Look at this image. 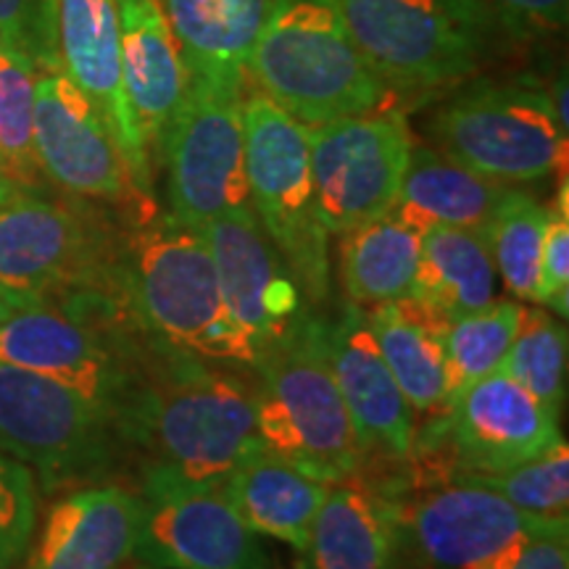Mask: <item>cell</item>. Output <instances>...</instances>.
<instances>
[{"label":"cell","instance_id":"obj_1","mask_svg":"<svg viewBox=\"0 0 569 569\" xmlns=\"http://www.w3.org/2000/svg\"><path fill=\"white\" fill-rule=\"evenodd\" d=\"M124 436L142 465L222 486L261 440L251 380L148 332L122 411Z\"/></svg>","mask_w":569,"mask_h":569},{"label":"cell","instance_id":"obj_2","mask_svg":"<svg viewBox=\"0 0 569 569\" xmlns=\"http://www.w3.org/2000/svg\"><path fill=\"white\" fill-rule=\"evenodd\" d=\"M119 282L138 322L201 359L253 369L256 348L227 309L203 234L151 211L127 219Z\"/></svg>","mask_w":569,"mask_h":569},{"label":"cell","instance_id":"obj_3","mask_svg":"<svg viewBox=\"0 0 569 569\" xmlns=\"http://www.w3.org/2000/svg\"><path fill=\"white\" fill-rule=\"evenodd\" d=\"M256 430L264 451L319 482L359 472V448L330 365V319L303 306L253 365Z\"/></svg>","mask_w":569,"mask_h":569},{"label":"cell","instance_id":"obj_4","mask_svg":"<svg viewBox=\"0 0 569 569\" xmlns=\"http://www.w3.org/2000/svg\"><path fill=\"white\" fill-rule=\"evenodd\" d=\"M246 77L303 127L372 113L390 101L332 0H274Z\"/></svg>","mask_w":569,"mask_h":569},{"label":"cell","instance_id":"obj_5","mask_svg":"<svg viewBox=\"0 0 569 569\" xmlns=\"http://www.w3.org/2000/svg\"><path fill=\"white\" fill-rule=\"evenodd\" d=\"M390 90H438L486 59L496 13L482 0H332Z\"/></svg>","mask_w":569,"mask_h":569},{"label":"cell","instance_id":"obj_6","mask_svg":"<svg viewBox=\"0 0 569 569\" xmlns=\"http://www.w3.org/2000/svg\"><path fill=\"white\" fill-rule=\"evenodd\" d=\"M243 138L248 203L303 301L317 309L330 296V232L317 217L309 134L264 92L251 90L243 96Z\"/></svg>","mask_w":569,"mask_h":569},{"label":"cell","instance_id":"obj_7","mask_svg":"<svg viewBox=\"0 0 569 569\" xmlns=\"http://www.w3.org/2000/svg\"><path fill=\"white\" fill-rule=\"evenodd\" d=\"M0 451L38 469L53 490L103 480L132 448L117 411L0 361Z\"/></svg>","mask_w":569,"mask_h":569},{"label":"cell","instance_id":"obj_8","mask_svg":"<svg viewBox=\"0 0 569 569\" xmlns=\"http://www.w3.org/2000/svg\"><path fill=\"white\" fill-rule=\"evenodd\" d=\"M122 232L80 203L19 193L0 203V290L51 298L77 290L122 293Z\"/></svg>","mask_w":569,"mask_h":569},{"label":"cell","instance_id":"obj_9","mask_svg":"<svg viewBox=\"0 0 569 569\" xmlns=\"http://www.w3.org/2000/svg\"><path fill=\"white\" fill-rule=\"evenodd\" d=\"M561 440L559 417L498 369L453 393L417 430L409 478L440 482L457 472H501L538 459Z\"/></svg>","mask_w":569,"mask_h":569},{"label":"cell","instance_id":"obj_10","mask_svg":"<svg viewBox=\"0 0 569 569\" xmlns=\"http://www.w3.org/2000/svg\"><path fill=\"white\" fill-rule=\"evenodd\" d=\"M432 138L443 153L503 184L567 172V130L549 92L522 82H480L440 106Z\"/></svg>","mask_w":569,"mask_h":569},{"label":"cell","instance_id":"obj_11","mask_svg":"<svg viewBox=\"0 0 569 569\" xmlns=\"http://www.w3.org/2000/svg\"><path fill=\"white\" fill-rule=\"evenodd\" d=\"M159 161L167 167L169 213L201 230L248 203L243 88L188 77Z\"/></svg>","mask_w":569,"mask_h":569},{"label":"cell","instance_id":"obj_12","mask_svg":"<svg viewBox=\"0 0 569 569\" xmlns=\"http://www.w3.org/2000/svg\"><path fill=\"white\" fill-rule=\"evenodd\" d=\"M140 532L146 569H267V553L222 486L140 465Z\"/></svg>","mask_w":569,"mask_h":569},{"label":"cell","instance_id":"obj_13","mask_svg":"<svg viewBox=\"0 0 569 569\" xmlns=\"http://www.w3.org/2000/svg\"><path fill=\"white\" fill-rule=\"evenodd\" d=\"M317 217L327 232H346L396 209L411 140L407 117L377 109L306 127Z\"/></svg>","mask_w":569,"mask_h":569},{"label":"cell","instance_id":"obj_14","mask_svg":"<svg viewBox=\"0 0 569 569\" xmlns=\"http://www.w3.org/2000/svg\"><path fill=\"white\" fill-rule=\"evenodd\" d=\"M380 493L401 532L403 569H486L525 532L553 522L517 509L493 490L453 480L393 486Z\"/></svg>","mask_w":569,"mask_h":569},{"label":"cell","instance_id":"obj_15","mask_svg":"<svg viewBox=\"0 0 569 569\" xmlns=\"http://www.w3.org/2000/svg\"><path fill=\"white\" fill-rule=\"evenodd\" d=\"M34 156L40 172L63 193L119 206L127 219L156 211L153 198L134 182L109 124L61 69L38 71Z\"/></svg>","mask_w":569,"mask_h":569},{"label":"cell","instance_id":"obj_16","mask_svg":"<svg viewBox=\"0 0 569 569\" xmlns=\"http://www.w3.org/2000/svg\"><path fill=\"white\" fill-rule=\"evenodd\" d=\"M330 365L359 448V478L380 482L415 453V409L382 359L367 309L346 303L330 319Z\"/></svg>","mask_w":569,"mask_h":569},{"label":"cell","instance_id":"obj_17","mask_svg":"<svg viewBox=\"0 0 569 569\" xmlns=\"http://www.w3.org/2000/svg\"><path fill=\"white\" fill-rule=\"evenodd\" d=\"M198 232L211 251L234 325L251 340L256 353H261L303 309L293 274L267 238L251 203L219 213Z\"/></svg>","mask_w":569,"mask_h":569},{"label":"cell","instance_id":"obj_18","mask_svg":"<svg viewBox=\"0 0 569 569\" xmlns=\"http://www.w3.org/2000/svg\"><path fill=\"white\" fill-rule=\"evenodd\" d=\"M61 71L96 106L124 153L142 193L151 196V156L140 138L122 71V24L117 0H56Z\"/></svg>","mask_w":569,"mask_h":569},{"label":"cell","instance_id":"obj_19","mask_svg":"<svg viewBox=\"0 0 569 569\" xmlns=\"http://www.w3.org/2000/svg\"><path fill=\"white\" fill-rule=\"evenodd\" d=\"M140 532V496L92 482L53 503L21 569H127Z\"/></svg>","mask_w":569,"mask_h":569},{"label":"cell","instance_id":"obj_20","mask_svg":"<svg viewBox=\"0 0 569 569\" xmlns=\"http://www.w3.org/2000/svg\"><path fill=\"white\" fill-rule=\"evenodd\" d=\"M122 24L124 90L140 138L159 159L163 138L188 90L180 42L161 0H117Z\"/></svg>","mask_w":569,"mask_h":569},{"label":"cell","instance_id":"obj_21","mask_svg":"<svg viewBox=\"0 0 569 569\" xmlns=\"http://www.w3.org/2000/svg\"><path fill=\"white\" fill-rule=\"evenodd\" d=\"M306 553L311 569H403L390 501L359 475L330 482Z\"/></svg>","mask_w":569,"mask_h":569},{"label":"cell","instance_id":"obj_22","mask_svg":"<svg viewBox=\"0 0 569 569\" xmlns=\"http://www.w3.org/2000/svg\"><path fill=\"white\" fill-rule=\"evenodd\" d=\"M511 190V184L478 174L440 148L411 146L393 211L422 232L430 227H461L488 234Z\"/></svg>","mask_w":569,"mask_h":569},{"label":"cell","instance_id":"obj_23","mask_svg":"<svg viewBox=\"0 0 569 569\" xmlns=\"http://www.w3.org/2000/svg\"><path fill=\"white\" fill-rule=\"evenodd\" d=\"M193 80L246 84V63L274 0H161Z\"/></svg>","mask_w":569,"mask_h":569},{"label":"cell","instance_id":"obj_24","mask_svg":"<svg viewBox=\"0 0 569 569\" xmlns=\"http://www.w3.org/2000/svg\"><path fill=\"white\" fill-rule=\"evenodd\" d=\"M222 490L256 536L309 549L311 528L330 482H319L274 453L253 451L227 475Z\"/></svg>","mask_w":569,"mask_h":569},{"label":"cell","instance_id":"obj_25","mask_svg":"<svg viewBox=\"0 0 569 569\" xmlns=\"http://www.w3.org/2000/svg\"><path fill=\"white\" fill-rule=\"evenodd\" d=\"M382 359L417 415L436 417L446 407L448 319L436 306L409 296L367 311Z\"/></svg>","mask_w":569,"mask_h":569},{"label":"cell","instance_id":"obj_26","mask_svg":"<svg viewBox=\"0 0 569 569\" xmlns=\"http://www.w3.org/2000/svg\"><path fill=\"white\" fill-rule=\"evenodd\" d=\"M422 234L396 211L340 232L338 272L348 303L375 309L415 296Z\"/></svg>","mask_w":569,"mask_h":569},{"label":"cell","instance_id":"obj_27","mask_svg":"<svg viewBox=\"0 0 569 569\" xmlns=\"http://www.w3.org/2000/svg\"><path fill=\"white\" fill-rule=\"evenodd\" d=\"M498 269L482 232L430 227L422 234L415 296L448 319L486 309L496 298Z\"/></svg>","mask_w":569,"mask_h":569},{"label":"cell","instance_id":"obj_28","mask_svg":"<svg viewBox=\"0 0 569 569\" xmlns=\"http://www.w3.org/2000/svg\"><path fill=\"white\" fill-rule=\"evenodd\" d=\"M522 303L493 301L472 315L453 317L446 327V401L461 388L498 372L517 336Z\"/></svg>","mask_w":569,"mask_h":569},{"label":"cell","instance_id":"obj_29","mask_svg":"<svg viewBox=\"0 0 569 569\" xmlns=\"http://www.w3.org/2000/svg\"><path fill=\"white\" fill-rule=\"evenodd\" d=\"M501 372L559 417L567 396V327L538 306H522Z\"/></svg>","mask_w":569,"mask_h":569},{"label":"cell","instance_id":"obj_30","mask_svg":"<svg viewBox=\"0 0 569 569\" xmlns=\"http://www.w3.org/2000/svg\"><path fill=\"white\" fill-rule=\"evenodd\" d=\"M546 227L549 209L515 188L486 234L498 274L507 282L509 293L522 301H536Z\"/></svg>","mask_w":569,"mask_h":569},{"label":"cell","instance_id":"obj_31","mask_svg":"<svg viewBox=\"0 0 569 569\" xmlns=\"http://www.w3.org/2000/svg\"><path fill=\"white\" fill-rule=\"evenodd\" d=\"M34 63L0 46V159L24 190L42 174L34 156Z\"/></svg>","mask_w":569,"mask_h":569},{"label":"cell","instance_id":"obj_32","mask_svg":"<svg viewBox=\"0 0 569 569\" xmlns=\"http://www.w3.org/2000/svg\"><path fill=\"white\" fill-rule=\"evenodd\" d=\"M448 480L493 490L517 509L536 517H567L569 503V451L561 440L551 451L525 465L501 469V472H457Z\"/></svg>","mask_w":569,"mask_h":569},{"label":"cell","instance_id":"obj_33","mask_svg":"<svg viewBox=\"0 0 569 569\" xmlns=\"http://www.w3.org/2000/svg\"><path fill=\"white\" fill-rule=\"evenodd\" d=\"M38 525V488L24 461L0 451V569L24 559Z\"/></svg>","mask_w":569,"mask_h":569},{"label":"cell","instance_id":"obj_34","mask_svg":"<svg viewBox=\"0 0 569 569\" xmlns=\"http://www.w3.org/2000/svg\"><path fill=\"white\" fill-rule=\"evenodd\" d=\"M0 46L27 56L38 71L61 69L56 0H0Z\"/></svg>","mask_w":569,"mask_h":569},{"label":"cell","instance_id":"obj_35","mask_svg":"<svg viewBox=\"0 0 569 569\" xmlns=\"http://www.w3.org/2000/svg\"><path fill=\"white\" fill-rule=\"evenodd\" d=\"M536 301L551 306L561 319H567V311H569L567 182L561 184V198L557 209H549V227H546L543 253H540V277H538Z\"/></svg>","mask_w":569,"mask_h":569},{"label":"cell","instance_id":"obj_36","mask_svg":"<svg viewBox=\"0 0 569 569\" xmlns=\"http://www.w3.org/2000/svg\"><path fill=\"white\" fill-rule=\"evenodd\" d=\"M486 569H569L567 519L525 532L507 546Z\"/></svg>","mask_w":569,"mask_h":569},{"label":"cell","instance_id":"obj_37","mask_svg":"<svg viewBox=\"0 0 569 569\" xmlns=\"http://www.w3.org/2000/svg\"><path fill=\"white\" fill-rule=\"evenodd\" d=\"M515 32H565L569 0H482Z\"/></svg>","mask_w":569,"mask_h":569},{"label":"cell","instance_id":"obj_38","mask_svg":"<svg viewBox=\"0 0 569 569\" xmlns=\"http://www.w3.org/2000/svg\"><path fill=\"white\" fill-rule=\"evenodd\" d=\"M19 193H24V188H21V184L13 180L9 167H6V161L0 159V203L11 201V198L19 196Z\"/></svg>","mask_w":569,"mask_h":569},{"label":"cell","instance_id":"obj_39","mask_svg":"<svg viewBox=\"0 0 569 569\" xmlns=\"http://www.w3.org/2000/svg\"><path fill=\"white\" fill-rule=\"evenodd\" d=\"M6 296H9V293H3V290H0V301H3V298H6Z\"/></svg>","mask_w":569,"mask_h":569},{"label":"cell","instance_id":"obj_40","mask_svg":"<svg viewBox=\"0 0 569 569\" xmlns=\"http://www.w3.org/2000/svg\"><path fill=\"white\" fill-rule=\"evenodd\" d=\"M142 569H146V567H142Z\"/></svg>","mask_w":569,"mask_h":569}]
</instances>
